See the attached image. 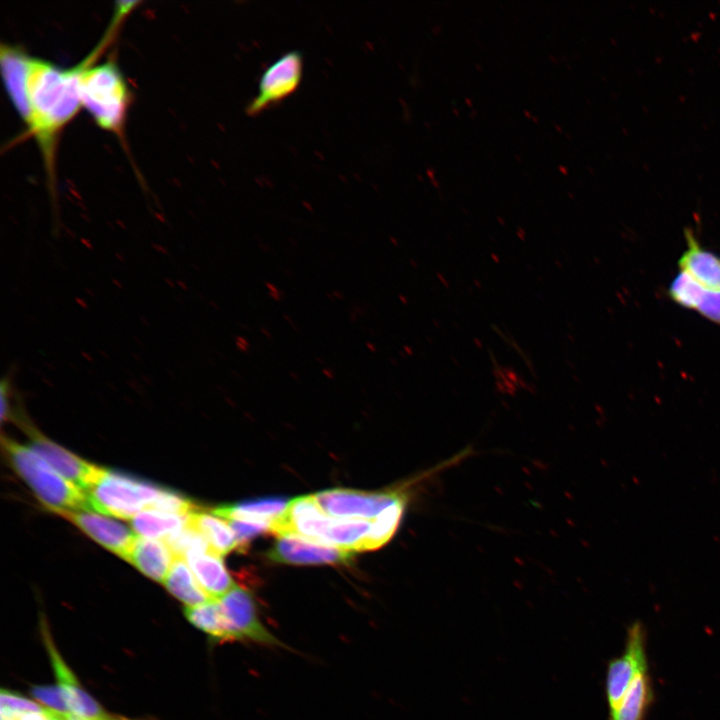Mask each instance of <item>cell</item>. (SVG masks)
<instances>
[{
	"mask_svg": "<svg viewBox=\"0 0 720 720\" xmlns=\"http://www.w3.org/2000/svg\"><path fill=\"white\" fill-rule=\"evenodd\" d=\"M366 347L372 352L375 353L377 351L376 345L371 342H366Z\"/></svg>",
	"mask_w": 720,
	"mask_h": 720,
	"instance_id": "obj_38",
	"label": "cell"
},
{
	"mask_svg": "<svg viewBox=\"0 0 720 720\" xmlns=\"http://www.w3.org/2000/svg\"><path fill=\"white\" fill-rule=\"evenodd\" d=\"M265 286H266V288L268 289L269 293H272V294L282 293V292L279 290V288H278L275 284H273V283H271V282L266 281V282H265Z\"/></svg>",
	"mask_w": 720,
	"mask_h": 720,
	"instance_id": "obj_32",
	"label": "cell"
},
{
	"mask_svg": "<svg viewBox=\"0 0 720 720\" xmlns=\"http://www.w3.org/2000/svg\"><path fill=\"white\" fill-rule=\"evenodd\" d=\"M164 585L186 607L214 600L201 587L186 560L182 557H174Z\"/></svg>",
	"mask_w": 720,
	"mask_h": 720,
	"instance_id": "obj_20",
	"label": "cell"
},
{
	"mask_svg": "<svg viewBox=\"0 0 720 720\" xmlns=\"http://www.w3.org/2000/svg\"><path fill=\"white\" fill-rule=\"evenodd\" d=\"M125 560L147 577L164 583L172 566L174 555L165 542L137 537Z\"/></svg>",
	"mask_w": 720,
	"mask_h": 720,
	"instance_id": "obj_18",
	"label": "cell"
},
{
	"mask_svg": "<svg viewBox=\"0 0 720 720\" xmlns=\"http://www.w3.org/2000/svg\"><path fill=\"white\" fill-rule=\"evenodd\" d=\"M164 542L167 544L174 557L185 558V556L190 553L213 552L203 535L189 523H187V525L181 530L168 537Z\"/></svg>",
	"mask_w": 720,
	"mask_h": 720,
	"instance_id": "obj_27",
	"label": "cell"
},
{
	"mask_svg": "<svg viewBox=\"0 0 720 720\" xmlns=\"http://www.w3.org/2000/svg\"><path fill=\"white\" fill-rule=\"evenodd\" d=\"M653 701V689L648 672L638 675L610 720H644Z\"/></svg>",
	"mask_w": 720,
	"mask_h": 720,
	"instance_id": "obj_23",
	"label": "cell"
},
{
	"mask_svg": "<svg viewBox=\"0 0 720 720\" xmlns=\"http://www.w3.org/2000/svg\"><path fill=\"white\" fill-rule=\"evenodd\" d=\"M231 527L236 543L237 550L244 552L248 549V545L255 537L271 532V523L256 520L230 519L225 520Z\"/></svg>",
	"mask_w": 720,
	"mask_h": 720,
	"instance_id": "obj_28",
	"label": "cell"
},
{
	"mask_svg": "<svg viewBox=\"0 0 720 720\" xmlns=\"http://www.w3.org/2000/svg\"><path fill=\"white\" fill-rule=\"evenodd\" d=\"M421 475L394 490L365 492L351 489H331L314 494L319 507L327 516L368 520L376 518L385 508L404 496Z\"/></svg>",
	"mask_w": 720,
	"mask_h": 720,
	"instance_id": "obj_6",
	"label": "cell"
},
{
	"mask_svg": "<svg viewBox=\"0 0 720 720\" xmlns=\"http://www.w3.org/2000/svg\"><path fill=\"white\" fill-rule=\"evenodd\" d=\"M302 71L303 57L298 50L286 52L269 64L261 74L256 96L247 105V114L255 116L292 95L300 85Z\"/></svg>",
	"mask_w": 720,
	"mask_h": 720,
	"instance_id": "obj_7",
	"label": "cell"
},
{
	"mask_svg": "<svg viewBox=\"0 0 720 720\" xmlns=\"http://www.w3.org/2000/svg\"><path fill=\"white\" fill-rule=\"evenodd\" d=\"M133 531L144 538L164 541L188 523V515L181 516L146 509L130 519Z\"/></svg>",
	"mask_w": 720,
	"mask_h": 720,
	"instance_id": "obj_22",
	"label": "cell"
},
{
	"mask_svg": "<svg viewBox=\"0 0 720 720\" xmlns=\"http://www.w3.org/2000/svg\"><path fill=\"white\" fill-rule=\"evenodd\" d=\"M236 346L240 351L246 352L250 348V343L246 338L238 336L236 338Z\"/></svg>",
	"mask_w": 720,
	"mask_h": 720,
	"instance_id": "obj_31",
	"label": "cell"
},
{
	"mask_svg": "<svg viewBox=\"0 0 720 720\" xmlns=\"http://www.w3.org/2000/svg\"><path fill=\"white\" fill-rule=\"evenodd\" d=\"M354 551L309 540L298 535H281L268 551V558L276 563L292 565L346 564Z\"/></svg>",
	"mask_w": 720,
	"mask_h": 720,
	"instance_id": "obj_11",
	"label": "cell"
},
{
	"mask_svg": "<svg viewBox=\"0 0 720 720\" xmlns=\"http://www.w3.org/2000/svg\"><path fill=\"white\" fill-rule=\"evenodd\" d=\"M162 488L129 475L104 469L86 491L88 510L122 519H132L150 509Z\"/></svg>",
	"mask_w": 720,
	"mask_h": 720,
	"instance_id": "obj_4",
	"label": "cell"
},
{
	"mask_svg": "<svg viewBox=\"0 0 720 720\" xmlns=\"http://www.w3.org/2000/svg\"><path fill=\"white\" fill-rule=\"evenodd\" d=\"M283 318L293 327L294 330L298 331V327L295 326L293 319L289 315L284 314Z\"/></svg>",
	"mask_w": 720,
	"mask_h": 720,
	"instance_id": "obj_35",
	"label": "cell"
},
{
	"mask_svg": "<svg viewBox=\"0 0 720 720\" xmlns=\"http://www.w3.org/2000/svg\"><path fill=\"white\" fill-rule=\"evenodd\" d=\"M409 498L410 495L404 496L385 508L376 517L360 546L359 552L378 549L390 541L400 525Z\"/></svg>",
	"mask_w": 720,
	"mask_h": 720,
	"instance_id": "obj_25",
	"label": "cell"
},
{
	"mask_svg": "<svg viewBox=\"0 0 720 720\" xmlns=\"http://www.w3.org/2000/svg\"><path fill=\"white\" fill-rule=\"evenodd\" d=\"M28 55L23 49L10 44H1L0 63L3 80L9 97L26 124L29 107L26 92Z\"/></svg>",
	"mask_w": 720,
	"mask_h": 720,
	"instance_id": "obj_16",
	"label": "cell"
},
{
	"mask_svg": "<svg viewBox=\"0 0 720 720\" xmlns=\"http://www.w3.org/2000/svg\"><path fill=\"white\" fill-rule=\"evenodd\" d=\"M667 293L674 303L694 310L720 326V292L701 287L688 275L679 271L671 281Z\"/></svg>",
	"mask_w": 720,
	"mask_h": 720,
	"instance_id": "obj_15",
	"label": "cell"
},
{
	"mask_svg": "<svg viewBox=\"0 0 720 720\" xmlns=\"http://www.w3.org/2000/svg\"><path fill=\"white\" fill-rule=\"evenodd\" d=\"M31 694L44 707L62 715L71 714L57 685L34 686Z\"/></svg>",
	"mask_w": 720,
	"mask_h": 720,
	"instance_id": "obj_30",
	"label": "cell"
},
{
	"mask_svg": "<svg viewBox=\"0 0 720 720\" xmlns=\"http://www.w3.org/2000/svg\"><path fill=\"white\" fill-rule=\"evenodd\" d=\"M20 425L29 436L31 449L61 476L83 491H88L102 475L105 468L88 463L52 442L37 431L28 420L22 422Z\"/></svg>",
	"mask_w": 720,
	"mask_h": 720,
	"instance_id": "obj_9",
	"label": "cell"
},
{
	"mask_svg": "<svg viewBox=\"0 0 720 720\" xmlns=\"http://www.w3.org/2000/svg\"><path fill=\"white\" fill-rule=\"evenodd\" d=\"M150 509L187 516L198 508L189 498L173 490L162 488Z\"/></svg>",
	"mask_w": 720,
	"mask_h": 720,
	"instance_id": "obj_29",
	"label": "cell"
},
{
	"mask_svg": "<svg viewBox=\"0 0 720 720\" xmlns=\"http://www.w3.org/2000/svg\"><path fill=\"white\" fill-rule=\"evenodd\" d=\"M289 375H290L293 379H296V380L299 379V377H298L299 375H298L297 373L293 372V371H290V372H289Z\"/></svg>",
	"mask_w": 720,
	"mask_h": 720,
	"instance_id": "obj_39",
	"label": "cell"
},
{
	"mask_svg": "<svg viewBox=\"0 0 720 720\" xmlns=\"http://www.w3.org/2000/svg\"><path fill=\"white\" fill-rule=\"evenodd\" d=\"M107 40L110 38L105 37L85 59L79 82L80 101L99 127L121 134L130 99L127 83L112 61L93 64Z\"/></svg>",
	"mask_w": 720,
	"mask_h": 720,
	"instance_id": "obj_2",
	"label": "cell"
},
{
	"mask_svg": "<svg viewBox=\"0 0 720 720\" xmlns=\"http://www.w3.org/2000/svg\"><path fill=\"white\" fill-rule=\"evenodd\" d=\"M315 359H316L319 363H322V364L324 363V361H323L322 358L316 357Z\"/></svg>",
	"mask_w": 720,
	"mask_h": 720,
	"instance_id": "obj_40",
	"label": "cell"
},
{
	"mask_svg": "<svg viewBox=\"0 0 720 720\" xmlns=\"http://www.w3.org/2000/svg\"><path fill=\"white\" fill-rule=\"evenodd\" d=\"M645 672H648L646 632L643 624L636 621L628 629L624 653L608 666L606 696L610 712L618 708L635 678Z\"/></svg>",
	"mask_w": 720,
	"mask_h": 720,
	"instance_id": "obj_8",
	"label": "cell"
},
{
	"mask_svg": "<svg viewBox=\"0 0 720 720\" xmlns=\"http://www.w3.org/2000/svg\"><path fill=\"white\" fill-rule=\"evenodd\" d=\"M226 642H251L266 647L287 648L261 621L253 595L235 586L217 599Z\"/></svg>",
	"mask_w": 720,
	"mask_h": 720,
	"instance_id": "obj_5",
	"label": "cell"
},
{
	"mask_svg": "<svg viewBox=\"0 0 720 720\" xmlns=\"http://www.w3.org/2000/svg\"><path fill=\"white\" fill-rule=\"evenodd\" d=\"M62 716H63V720H83L73 714H66V715H62Z\"/></svg>",
	"mask_w": 720,
	"mask_h": 720,
	"instance_id": "obj_36",
	"label": "cell"
},
{
	"mask_svg": "<svg viewBox=\"0 0 720 720\" xmlns=\"http://www.w3.org/2000/svg\"><path fill=\"white\" fill-rule=\"evenodd\" d=\"M0 720H63V716L3 688L0 693Z\"/></svg>",
	"mask_w": 720,
	"mask_h": 720,
	"instance_id": "obj_24",
	"label": "cell"
},
{
	"mask_svg": "<svg viewBox=\"0 0 720 720\" xmlns=\"http://www.w3.org/2000/svg\"><path fill=\"white\" fill-rule=\"evenodd\" d=\"M260 331L268 340H272V334L266 327H260Z\"/></svg>",
	"mask_w": 720,
	"mask_h": 720,
	"instance_id": "obj_34",
	"label": "cell"
},
{
	"mask_svg": "<svg viewBox=\"0 0 720 720\" xmlns=\"http://www.w3.org/2000/svg\"><path fill=\"white\" fill-rule=\"evenodd\" d=\"M322 373L324 376H326L328 379H334L335 374L331 368H323Z\"/></svg>",
	"mask_w": 720,
	"mask_h": 720,
	"instance_id": "obj_33",
	"label": "cell"
},
{
	"mask_svg": "<svg viewBox=\"0 0 720 720\" xmlns=\"http://www.w3.org/2000/svg\"><path fill=\"white\" fill-rule=\"evenodd\" d=\"M289 500L284 497H267L219 506L211 513L226 520L242 519L272 523L286 510Z\"/></svg>",
	"mask_w": 720,
	"mask_h": 720,
	"instance_id": "obj_19",
	"label": "cell"
},
{
	"mask_svg": "<svg viewBox=\"0 0 720 720\" xmlns=\"http://www.w3.org/2000/svg\"><path fill=\"white\" fill-rule=\"evenodd\" d=\"M684 236L687 248L678 260L680 272L701 287L720 292V256L702 247L690 228L685 229Z\"/></svg>",
	"mask_w": 720,
	"mask_h": 720,
	"instance_id": "obj_14",
	"label": "cell"
},
{
	"mask_svg": "<svg viewBox=\"0 0 720 720\" xmlns=\"http://www.w3.org/2000/svg\"><path fill=\"white\" fill-rule=\"evenodd\" d=\"M332 296H334V298L339 299V300H343V299H344V295H343L341 292L337 291V290H333V291H332Z\"/></svg>",
	"mask_w": 720,
	"mask_h": 720,
	"instance_id": "obj_37",
	"label": "cell"
},
{
	"mask_svg": "<svg viewBox=\"0 0 720 720\" xmlns=\"http://www.w3.org/2000/svg\"><path fill=\"white\" fill-rule=\"evenodd\" d=\"M185 617L196 628L215 642H226L222 616L217 600L185 607Z\"/></svg>",
	"mask_w": 720,
	"mask_h": 720,
	"instance_id": "obj_26",
	"label": "cell"
},
{
	"mask_svg": "<svg viewBox=\"0 0 720 720\" xmlns=\"http://www.w3.org/2000/svg\"><path fill=\"white\" fill-rule=\"evenodd\" d=\"M188 523L203 535L212 551L217 555L222 557L237 549L231 527L227 521L217 518L213 513L196 509L188 515Z\"/></svg>",
	"mask_w": 720,
	"mask_h": 720,
	"instance_id": "obj_21",
	"label": "cell"
},
{
	"mask_svg": "<svg viewBox=\"0 0 720 720\" xmlns=\"http://www.w3.org/2000/svg\"><path fill=\"white\" fill-rule=\"evenodd\" d=\"M2 447L14 470L47 509L58 514L88 510L86 492L61 476L32 449L4 436Z\"/></svg>",
	"mask_w": 720,
	"mask_h": 720,
	"instance_id": "obj_3",
	"label": "cell"
},
{
	"mask_svg": "<svg viewBox=\"0 0 720 720\" xmlns=\"http://www.w3.org/2000/svg\"><path fill=\"white\" fill-rule=\"evenodd\" d=\"M42 635L50 656L51 665L66 705L71 714L83 720H127L106 712L101 705L80 685L78 679L62 659L50 633L42 625Z\"/></svg>",
	"mask_w": 720,
	"mask_h": 720,
	"instance_id": "obj_10",
	"label": "cell"
},
{
	"mask_svg": "<svg viewBox=\"0 0 720 720\" xmlns=\"http://www.w3.org/2000/svg\"><path fill=\"white\" fill-rule=\"evenodd\" d=\"M85 60L71 68L29 57L26 92L29 119L26 126L36 139L49 178L54 173L56 143L59 133L78 112L81 101L80 75Z\"/></svg>",
	"mask_w": 720,
	"mask_h": 720,
	"instance_id": "obj_1",
	"label": "cell"
},
{
	"mask_svg": "<svg viewBox=\"0 0 720 720\" xmlns=\"http://www.w3.org/2000/svg\"><path fill=\"white\" fill-rule=\"evenodd\" d=\"M372 523L363 519H333L325 513L310 518L305 524L308 539L359 552Z\"/></svg>",
	"mask_w": 720,
	"mask_h": 720,
	"instance_id": "obj_12",
	"label": "cell"
},
{
	"mask_svg": "<svg viewBox=\"0 0 720 720\" xmlns=\"http://www.w3.org/2000/svg\"><path fill=\"white\" fill-rule=\"evenodd\" d=\"M90 538L125 559L134 543L136 534L118 521L91 512L69 511L62 514Z\"/></svg>",
	"mask_w": 720,
	"mask_h": 720,
	"instance_id": "obj_13",
	"label": "cell"
},
{
	"mask_svg": "<svg viewBox=\"0 0 720 720\" xmlns=\"http://www.w3.org/2000/svg\"><path fill=\"white\" fill-rule=\"evenodd\" d=\"M184 559L212 599L221 598L236 586L221 556L213 552H195L186 555Z\"/></svg>",
	"mask_w": 720,
	"mask_h": 720,
	"instance_id": "obj_17",
	"label": "cell"
}]
</instances>
